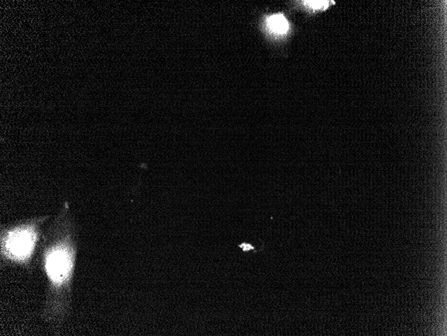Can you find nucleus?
<instances>
[{"label": "nucleus", "mask_w": 447, "mask_h": 336, "mask_svg": "<svg viewBox=\"0 0 447 336\" xmlns=\"http://www.w3.org/2000/svg\"><path fill=\"white\" fill-rule=\"evenodd\" d=\"M268 25L273 32L277 34H285L289 29L287 20L282 14H277L269 18Z\"/></svg>", "instance_id": "7ed1b4c3"}, {"label": "nucleus", "mask_w": 447, "mask_h": 336, "mask_svg": "<svg viewBox=\"0 0 447 336\" xmlns=\"http://www.w3.org/2000/svg\"><path fill=\"white\" fill-rule=\"evenodd\" d=\"M238 246H239V247L241 248L242 251L244 252H248L251 251V250H255V248L252 245V244L245 243V242L241 244H238Z\"/></svg>", "instance_id": "39448f33"}, {"label": "nucleus", "mask_w": 447, "mask_h": 336, "mask_svg": "<svg viewBox=\"0 0 447 336\" xmlns=\"http://www.w3.org/2000/svg\"><path fill=\"white\" fill-rule=\"evenodd\" d=\"M38 240L36 223L21 224L8 230L2 238L4 259L20 265L31 263Z\"/></svg>", "instance_id": "f03ea898"}, {"label": "nucleus", "mask_w": 447, "mask_h": 336, "mask_svg": "<svg viewBox=\"0 0 447 336\" xmlns=\"http://www.w3.org/2000/svg\"><path fill=\"white\" fill-rule=\"evenodd\" d=\"M76 249L66 237L50 242L43 250L41 258L48 280L44 314L52 320H62L70 309Z\"/></svg>", "instance_id": "f257e3e1"}, {"label": "nucleus", "mask_w": 447, "mask_h": 336, "mask_svg": "<svg viewBox=\"0 0 447 336\" xmlns=\"http://www.w3.org/2000/svg\"><path fill=\"white\" fill-rule=\"evenodd\" d=\"M305 4H307V6H309L310 8H313V9H321V8H326L328 7L329 4L328 1H305Z\"/></svg>", "instance_id": "20e7f679"}]
</instances>
